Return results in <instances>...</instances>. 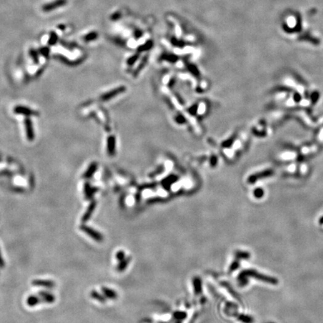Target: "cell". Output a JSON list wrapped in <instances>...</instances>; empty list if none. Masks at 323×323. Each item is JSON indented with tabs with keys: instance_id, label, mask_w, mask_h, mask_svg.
Here are the masks:
<instances>
[{
	"instance_id": "52a82bcc",
	"label": "cell",
	"mask_w": 323,
	"mask_h": 323,
	"mask_svg": "<svg viewBox=\"0 0 323 323\" xmlns=\"http://www.w3.org/2000/svg\"><path fill=\"white\" fill-rule=\"evenodd\" d=\"M194 291L195 295H199L202 291V282L199 277H195L193 279Z\"/></svg>"
},
{
	"instance_id": "7a4b0ae2",
	"label": "cell",
	"mask_w": 323,
	"mask_h": 323,
	"mask_svg": "<svg viewBox=\"0 0 323 323\" xmlns=\"http://www.w3.org/2000/svg\"><path fill=\"white\" fill-rule=\"evenodd\" d=\"M79 229H80L82 232L86 233L87 236L91 237V238L94 239V241H96V242H101L103 240V236L100 232L96 230L91 228V227L87 226V225H80V227H79Z\"/></svg>"
},
{
	"instance_id": "8fae6325",
	"label": "cell",
	"mask_w": 323,
	"mask_h": 323,
	"mask_svg": "<svg viewBox=\"0 0 323 323\" xmlns=\"http://www.w3.org/2000/svg\"><path fill=\"white\" fill-rule=\"evenodd\" d=\"M235 257L238 260H248L250 258V254L247 252H243V251H236L235 252Z\"/></svg>"
},
{
	"instance_id": "3957f363",
	"label": "cell",
	"mask_w": 323,
	"mask_h": 323,
	"mask_svg": "<svg viewBox=\"0 0 323 323\" xmlns=\"http://www.w3.org/2000/svg\"><path fill=\"white\" fill-rule=\"evenodd\" d=\"M32 285L36 286V287H42L45 288H53L56 286L55 282L51 281V280H42V279H36L32 281Z\"/></svg>"
},
{
	"instance_id": "9a60e30c",
	"label": "cell",
	"mask_w": 323,
	"mask_h": 323,
	"mask_svg": "<svg viewBox=\"0 0 323 323\" xmlns=\"http://www.w3.org/2000/svg\"><path fill=\"white\" fill-rule=\"evenodd\" d=\"M116 258L119 262L124 260V259H125V253L124 252V251H118L116 254Z\"/></svg>"
},
{
	"instance_id": "4fadbf2b",
	"label": "cell",
	"mask_w": 323,
	"mask_h": 323,
	"mask_svg": "<svg viewBox=\"0 0 323 323\" xmlns=\"http://www.w3.org/2000/svg\"><path fill=\"white\" fill-rule=\"evenodd\" d=\"M91 296L93 298V299H95V300L100 301V302L104 303L106 301V298H105L103 295H101L100 293H99L98 292L93 290L91 293Z\"/></svg>"
},
{
	"instance_id": "2e32d148",
	"label": "cell",
	"mask_w": 323,
	"mask_h": 323,
	"mask_svg": "<svg viewBox=\"0 0 323 323\" xmlns=\"http://www.w3.org/2000/svg\"><path fill=\"white\" fill-rule=\"evenodd\" d=\"M254 194L257 198H261L264 195V191L261 188H257L254 190Z\"/></svg>"
},
{
	"instance_id": "5b68a950",
	"label": "cell",
	"mask_w": 323,
	"mask_h": 323,
	"mask_svg": "<svg viewBox=\"0 0 323 323\" xmlns=\"http://www.w3.org/2000/svg\"><path fill=\"white\" fill-rule=\"evenodd\" d=\"M39 295L43 301L46 303H52L55 301L56 297L51 293H47L46 291H40L39 292Z\"/></svg>"
},
{
	"instance_id": "30bf717a",
	"label": "cell",
	"mask_w": 323,
	"mask_h": 323,
	"mask_svg": "<svg viewBox=\"0 0 323 323\" xmlns=\"http://www.w3.org/2000/svg\"><path fill=\"white\" fill-rule=\"evenodd\" d=\"M237 320L242 322V323H254V318L248 315L245 314H238L236 315Z\"/></svg>"
},
{
	"instance_id": "d6986e66",
	"label": "cell",
	"mask_w": 323,
	"mask_h": 323,
	"mask_svg": "<svg viewBox=\"0 0 323 323\" xmlns=\"http://www.w3.org/2000/svg\"><path fill=\"white\" fill-rule=\"evenodd\" d=\"M320 225H323V216H322V217L320 218Z\"/></svg>"
},
{
	"instance_id": "277c9868",
	"label": "cell",
	"mask_w": 323,
	"mask_h": 323,
	"mask_svg": "<svg viewBox=\"0 0 323 323\" xmlns=\"http://www.w3.org/2000/svg\"><path fill=\"white\" fill-rule=\"evenodd\" d=\"M96 205H97V204L95 201H93L92 203L89 205V207H87V211L85 212V213L83 215L82 218V221L83 223L86 222V221H87L89 219H90L91 215H92V213H94L95 207H96Z\"/></svg>"
},
{
	"instance_id": "e0dca14e",
	"label": "cell",
	"mask_w": 323,
	"mask_h": 323,
	"mask_svg": "<svg viewBox=\"0 0 323 323\" xmlns=\"http://www.w3.org/2000/svg\"><path fill=\"white\" fill-rule=\"evenodd\" d=\"M175 318L177 319V320H183L185 317L186 316V314L183 312H176L174 314Z\"/></svg>"
},
{
	"instance_id": "5bb4252c",
	"label": "cell",
	"mask_w": 323,
	"mask_h": 323,
	"mask_svg": "<svg viewBox=\"0 0 323 323\" xmlns=\"http://www.w3.org/2000/svg\"><path fill=\"white\" fill-rule=\"evenodd\" d=\"M239 267H240V260H238V259H236L234 261L232 262L230 266L229 272H233L236 271V270L238 269Z\"/></svg>"
},
{
	"instance_id": "6da1fadb",
	"label": "cell",
	"mask_w": 323,
	"mask_h": 323,
	"mask_svg": "<svg viewBox=\"0 0 323 323\" xmlns=\"http://www.w3.org/2000/svg\"><path fill=\"white\" fill-rule=\"evenodd\" d=\"M248 278H253L261 282L268 283V284L277 285L278 283V280L277 278L263 275V274L260 273L253 268H248V269L243 270L239 273L238 278H237L239 285L242 287L246 286L248 283Z\"/></svg>"
},
{
	"instance_id": "8992f818",
	"label": "cell",
	"mask_w": 323,
	"mask_h": 323,
	"mask_svg": "<svg viewBox=\"0 0 323 323\" xmlns=\"http://www.w3.org/2000/svg\"><path fill=\"white\" fill-rule=\"evenodd\" d=\"M101 290H102L103 293L105 296L108 298V299H117V297H118V294H117L116 292L113 290V289H109V288H108V287H103L102 289H101Z\"/></svg>"
},
{
	"instance_id": "ba28073f",
	"label": "cell",
	"mask_w": 323,
	"mask_h": 323,
	"mask_svg": "<svg viewBox=\"0 0 323 323\" xmlns=\"http://www.w3.org/2000/svg\"><path fill=\"white\" fill-rule=\"evenodd\" d=\"M40 301V299L36 295H30L27 298L26 303L29 307H34L38 304Z\"/></svg>"
},
{
	"instance_id": "9c48e42d",
	"label": "cell",
	"mask_w": 323,
	"mask_h": 323,
	"mask_svg": "<svg viewBox=\"0 0 323 323\" xmlns=\"http://www.w3.org/2000/svg\"><path fill=\"white\" fill-rule=\"evenodd\" d=\"M299 40H308V41H310V43H313V44H320V40H319V39L314 38V37L310 35V34H307V33H305V34L301 35L300 38H299Z\"/></svg>"
},
{
	"instance_id": "ac0fdd59",
	"label": "cell",
	"mask_w": 323,
	"mask_h": 323,
	"mask_svg": "<svg viewBox=\"0 0 323 323\" xmlns=\"http://www.w3.org/2000/svg\"><path fill=\"white\" fill-rule=\"evenodd\" d=\"M5 266V262H4V260L3 258V256H2L1 252H0V268H3Z\"/></svg>"
},
{
	"instance_id": "7c38bea8",
	"label": "cell",
	"mask_w": 323,
	"mask_h": 323,
	"mask_svg": "<svg viewBox=\"0 0 323 323\" xmlns=\"http://www.w3.org/2000/svg\"><path fill=\"white\" fill-rule=\"evenodd\" d=\"M130 261V258L128 257L126 259H124V260L120 262V263L118 264V267H117V269H118V272H124V270L126 269V268L127 267L128 265H129V262Z\"/></svg>"
}]
</instances>
